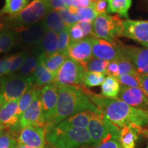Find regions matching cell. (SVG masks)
<instances>
[{
  "label": "cell",
  "instance_id": "obj_1",
  "mask_svg": "<svg viewBox=\"0 0 148 148\" xmlns=\"http://www.w3.org/2000/svg\"><path fill=\"white\" fill-rule=\"evenodd\" d=\"M88 97L107 119L119 128L130 126L138 130L141 134L147 135L148 110L134 108L119 98L106 97L94 93L84 85Z\"/></svg>",
  "mask_w": 148,
  "mask_h": 148
},
{
  "label": "cell",
  "instance_id": "obj_2",
  "mask_svg": "<svg viewBox=\"0 0 148 148\" xmlns=\"http://www.w3.org/2000/svg\"><path fill=\"white\" fill-rule=\"evenodd\" d=\"M58 102L54 113L43 125L46 134L51 132L64 119L79 112L90 111L102 114L88 97L84 90V84L58 86Z\"/></svg>",
  "mask_w": 148,
  "mask_h": 148
},
{
  "label": "cell",
  "instance_id": "obj_3",
  "mask_svg": "<svg viewBox=\"0 0 148 148\" xmlns=\"http://www.w3.org/2000/svg\"><path fill=\"white\" fill-rule=\"evenodd\" d=\"M46 140L49 148H92L89 134L85 128H54L46 134Z\"/></svg>",
  "mask_w": 148,
  "mask_h": 148
},
{
  "label": "cell",
  "instance_id": "obj_4",
  "mask_svg": "<svg viewBox=\"0 0 148 148\" xmlns=\"http://www.w3.org/2000/svg\"><path fill=\"white\" fill-rule=\"evenodd\" d=\"M49 10L47 0H32L18 13L5 16L3 21L8 28L29 26L42 21Z\"/></svg>",
  "mask_w": 148,
  "mask_h": 148
},
{
  "label": "cell",
  "instance_id": "obj_5",
  "mask_svg": "<svg viewBox=\"0 0 148 148\" xmlns=\"http://www.w3.org/2000/svg\"><path fill=\"white\" fill-rule=\"evenodd\" d=\"M34 86L32 76L9 74L0 79V106L8 101L18 99Z\"/></svg>",
  "mask_w": 148,
  "mask_h": 148
},
{
  "label": "cell",
  "instance_id": "obj_6",
  "mask_svg": "<svg viewBox=\"0 0 148 148\" xmlns=\"http://www.w3.org/2000/svg\"><path fill=\"white\" fill-rule=\"evenodd\" d=\"M87 130L90 136V145L92 147L107 140L119 138L120 130L107 119L104 114L92 112Z\"/></svg>",
  "mask_w": 148,
  "mask_h": 148
},
{
  "label": "cell",
  "instance_id": "obj_7",
  "mask_svg": "<svg viewBox=\"0 0 148 148\" xmlns=\"http://www.w3.org/2000/svg\"><path fill=\"white\" fill-rule=\"evenodd\" d=\"M122 21L118 14H99L92 22V36L113 43L119 42L118 38L121 36Z\"/></svg>",
  "mask_w": 148,
  "mask_h": 148
},
{
  "label": "cell",
  "instance_id": "obj_8",
  "mask_svg": "<svg viewBox=\"0 0 148 148\" xmlns=\"http://www.w3.org/2000/svg\"><path fill=\"white\" fill-rule=\"evenodd\" d=\"M85 71L82 64L67 58L56 75L53 83L58 86L82 85Z\"/></svg>",
  "mask_w": 148,
  "mask_h": 148
},
{
  "label": "cell",
  "instance_id": "obj_9",
  "mask_svg": "<svg viewBox=\"0 0 148 148\" xmlns=\"http://www.w3.org/2000/svg\"><path fill=\"white\" fill-rule=\"evenodd\" d=\"M16 33V41L24 46L37 47L39 45L47 29L42 21L26 27L13 28Z\"/></svg>",
  "mask_w": 148,
  "mask_h": 148
},
{
  "label": "cell",
  "instance_id": "obj_10",
  "mask_svg": "<svg viewBox=\"0 0 148 148\" xmlns=\"http://www.w3.org/2000/svg\"><path fill=\"white\" fill-rule=\"evenodd\" d=\"M91 36L92 55L94 58L108 61L116 60L121 56V43H113Z\"/></svg>",
  "mask_w": 148,
  "mask_h": 148
},
{
  "label": "cell",
  "instance_id": "obj_11",
  "mask_svg": "<svg viewBox=\"0 0 148 148\" xmlns=\"http://www.w3.org/2000/svg\"><path fill=\"white\" fill-rule=\"evenodd\" d=\"M58 86L54 83L45 85L40 88L41 116L40 125L42 126H43L47 120L54 113L58 102Z\"/></svg>",
  "mask_w": 148,
  "mask_h": 148
},
{
  "label": "cell",
  "instance_id": "obj_12",
  "mask_svg": "<svg viewBox=\"0 0 148 148\" xmlns=\"http://www.w3.org/2000/svg\"><path fill=\"white\" fill-rule=\"evenodd\" d=\"M121 36L134 40L148 48V20H123Z\"/></svg>",
  "mask_w": 148,
  "mask_h": 148
},
{
  "label": "cell",
  "instance_id": "obj_13",
  "mask_svg": "<svg viewBox=\"0 0 148 148\" xmlns=\"http://www.w3.org/2000/svg\"><path fill=\"white\" fill-rule=\"evenodd\" d=\"M17 142L29 147L45 148L47 143L45 129L39 125H27L21 130Z\"/></svg>",
  "mask_w": 148,
  "mask_h": 148
},
{
  "label": "cell",
  "instance_id": "obj_14",
  "mask_svg": "<svg viewBox=\"0 0 148 148\" xmlns=\"http://www.w3.org/2000/svg\"><path fill=\"white\" fill-rule=\"evenodd\" d=\"M117 98L134 108L148 110V94L142 88L121 86Z\"/></svg>",
  "mask_w": 148,
  "mask_h": 148
},
{
  "label": "cell",
  "instance_id": "obj_15",
  "mask_svg": "<svg viewBox=\"0 0 148 148\" xmlns=\"http://www.w3.org/2000/svg\"><path fill=\"white\" fill-rule=\"evenodd\" d=\"M68 58L82 64L92 58L91 36L71 42L67 49Z\"/></svg>",
  "mask_w": 148,
  "mask_h": 148
},
{
  "label": "cell",
  "instance_id": "obj_16",
  "mask_svg": "<svg viewBox=\"0 0 148 148\" xmlns=\"http://www.w3.org/2000/svg\"><path fill=\"white\" fill-rule=\"evenodd\" d=\"M121 50L132 62L139 75L148 74V48L121 45Z\"/></svg>",
  "mask_w": 148,
  "mask_h": 148
},
{
  "label": "cell",
  "instance_id": "obj_17",
  "mask_svg": "<svg viewBox=\"0 0 148 148\" xmlns=\"http://www.w3.org/2000/svg\"><path fill=\"white\" fill-rule=\"evenodd\" d=\"M40 88H37L34 97L29 106L23 112L18 121V128L20 130L27 125H40L41 116V103L40 99Z\"/></svg>",
  "mask_w": 148,
  "mask_h": 148
},
{
  "label": "cell",
  "instance_id": "obj_18",
  "mask_svg": "<svg viewBox=\"0 0 148 148\" xmlns=\"http://www.w3.org/2000/svg\"><path fill=\"white\" fill-rule=\"evenodd\" d=\"M92 112L85 111L72 115L60 122L55 128L65 130L71 128H87Z\"/></svg>",
  "mask_w": 148,
  "mask_h": 148
},
{
  "label": "cell",
  "instance_id": "obj_19",
  "mask_svg": "<svg viewBox=\"0 0 148 148\" xmlns=\"http://www.w3.org/2000/svg\"><path fill=\"white\" fill-rule=\"evenodd\" d=\"M42 53L38 47H35L30 51H27L26 58L21 67L18 70L21 75L27 77L32 76L37 66L39 64Z\"/></svg>",
  "mask_w": 148,
  "mask_h": 148
},
{
  "label": "cell",
  "instance_id": "obj_20",
  "mask_svg": "<svg viewBox=\"0 0 148 148\" xmlns=\"http://www.w3.org/2000/svg\"><path fill=\"white\" fill-rule=\"evenodd\" d=\"M42 54L40 60L36 69H35L32 77L34 80V85L38 87L44 86L45 85L51 84L54 80L55 75L49 71L42 62Z\"/></svg>",
  "mask_w": 148,
  "mask_h": 148
},
{
  "label": "cell",
  "instance_id": "obj_21",
  "mask_svg": "<svg viewBox=\"0 0 148 148\" xmlns=\"http://www.w3.org/2000/svg\"><path fill=\"white\" fill-rule=\"evenodd\" d=\"M47 30H50L59 34L67 26L61 19L58 11L49 10L42 20Z\"/></svg>",
  "mask_w": 148,
  "mask_h": 148
},
{
  "label": "cell",
  "instance_id": "obj_22",
  "mask_svg": "<svg viewBox=\"0 0 148 148\" xmlns=\"http://www.w3.org/2000/svg\"><path fill=\"white\" fill-rule=\"evenodd\" d=\"M58 34L50 30L46 31L43 38L37 46L38 49L47 56H50L58 52Z\"/></svg>",
  "mask_w": 148,
  "mask_h": 148
},
{
  "label": "cell",
  "instance_id": "obj_23",
  "mask_svg": "<svg viewBox=\"0 0 148 148\" xmlns=\"http://www.w3.org/2000/svg\"><path fill=\"white\" fill-rule=\"evenodd\" d=\"M141 134L140 130L134 127L125 126L120 130L119 143L122 148H136L138 135Z\"/></svg>",
  "mask_w": 148,
  "mask_h": 148
},
{
  "label": "cell",
  "instance_id": "obj_24",
  "mask_svg": "<svg viewBox=\"0 0 148 148\" xmlns=\"http://www.w3.org/2000/svg\"><path fill=\"white\" fill-rule=\"evenodd\" d=\"M68 58L67 55L64 53L57 52L50 56H47L45 53H42V62L47 69L51 73L56 75L59 69L62 66L64 61Z\"/></svg>",
  "mask_w": 148,
  "mask_h": 148
},
{
  "label": "cell",
  "instance_id": "obj_25",
  "mask_svg": "<svg viewBox=\"0 0 148 148\" xmlns=\"http://www.w3.org/2000/svg\"><path fill=\"white\" fill-rule=\"evenodd\" d=\"M106 1L108 3L107 12L128 18V10L132 5V0H106Z\"/></svg>",
  "mask_w": 148,
  "mask_h": 148
},
{
  "label": "cell",
  "instance_id": "obj_26",
  "mask_svg": "<svg viewBox=\"0 0 148 148\" xmlns=\"http://www.w3.org/2000/svg\"><path fill=\"white\" fill-rule=\"evenodd\" d=\"M101 95L109 98H116L118 97L121 86L115 77L108 76L105 78L101 84Z\"/></svg>",
  "mask_w": 148,
  "mask_h": 148
},
{
  "label": "cell",
  "instance_id": "obj_27",
  "mask_svg": "<svg viewBox=\"0 0 148 148\" xmlns=\"http://www.w3.org/2000/svg\"><path fill=\"white\" fill-rule=\"evenodd\" d=\"M16 42V33L13 29H0V53L8 52Z\"/></svg>",
  "mask_w": 148,
  "mask_h": 148
},
{
  "label": "cell",
  "instance_id": "obj_28",
  "mask_svg": "<svg viewBox=\"0 0 148 148\" xmlns=\"http://www.w3.org/2000/svg\"><path fill=\"white\" fill-rule=\"evenodd\" d=\"M29 0H5V5L0 10V15H14L28 5Z\"/></svg>",
  "mask_w": 148,
  "mask_h": 148
},
{
  "label": "cell",
  "instance_id": "obj_29",
  "mask_svg": "<svg viewBox=\"0 0 148 148\" xmlns=\"http://www.w3.org/2000/svg\"><path fill=\"white\" fill-rule=\"evenodd\" d=\"M109 62L110 61L102 60V59L92 58L90 60H88L86 63L82 64V65L86 70V71L105 74V71H106Z\"/></svg>",
  "mask_w": 148,
  "mask_h": 148
},
{
  "label": "cell",
  "instance_id": "obj_30",
  "mask_svg": "<svg viewBox=\"0 0 148 148\" xmlns=\"http://www.w3.org/2000/svg\"><path fill=\"white\" fill-rule=\"evenodd\" d=\"M38 88V86H36L34 85L18 99L17 114L20 118H21V116L23 114V112L26 110L27 107L29 106V104L32 101Z\"/></svg>",
  "mask_w": 148,
  "mask_h": 148
},
{
  "label": "cell",
  "instance_id": "obj_31",
  "mask_svg": "<svg viewBox=\"0 0 148 148\" xmlns=\"http://www.w3.org/2000/svg\"><path fill=\"white\" fill-rule=\"evenodd\" d=\"M27 54V51H24L8 56V69L7 75L14 73L20 69L26 58Z\"/></svg>",
  "mask_w": 148,
  "mask_h": 148
},
{
  "label": "cell",
  "instance_id": "obj_32",
  "mask_svg": "<svg viewBox=\"0 0 148 148\" xmlns=\"http://www.w3.org/2000/svg\"><path fill=\"white\" fill-rule=\"evenodd\" d=\"M122 51V50H121ZM122 56L116 60L118 66H119V76L125 74H134V75H139L137 73L136 68L131 62L130 60L127 58L126 56L123 54L122 52Z\"/></svg>",
  "mask_w": 148,
  "mask_h": 148
},
{
  "label": "cell",
  "instance_id": "obj_33",
  "mask_svg": "<svg viewBox=\"0 0 148 148\" xmlns=\"http://www.w3.org/2000/svg\"><path fill=\"white\" fill-rule=\"evenodd\" d=\"M105 78V74L101 73L85 71L83 79V84L86 87H94L101 85Z\"/></svg>",
  "mask_w": 148,
  "mask_h": 148
},
{
  "label": "cell",
  "instance_id": "obj_34",
  "mask_svg": "<svg viewBox=\"0 0 148 148\" xmlns=\"http://www.w3.org/2000/svg\"><path fill=\"white\" fill-rule=\"evenodd\" d=\"M117 81L122 86H128V87L140 88L139 75H134V74H125V75H120L116 77Z\"/></svg>",
  "mask_w": 148,
  "mask_h": 148
},
{
  "label": "cell",
  "instance_id": "obj_35",
  "mask_svg": "<svg viewBox=\"0 0 148 148\" xmlns=\"http://www.w3.org/2000/svg\"><path fill=\"white\" fill-rule=\"evenodd\" d=\"M76 15L78 21H84L93 22L95 18L98 16L93 6L86 7V8H78L76 12Z\"/></svg>",
  "mask_w": 148,
  "mask_h": 148
},
{
  "label": "cell",
  "instance_id": "obj_36",
  "mask_svg": "<svg viewBox=\"0 0 148 148\" xmlns=\"http://www.w3.org/2000/svg\"><path fill=\"white\" fill-rule=\"evenodd\" d=\"M69 27L58 34V52L67 55V49L71 42L69 34Z\"/></svg>",
  "mask_w": 148,
  "mask_h": 148
},
{
  "label": "cell",
  "instance_id": "obj_37",
  "mask_svg": "<svg viewBox=\"0 0 148 148\" xmlns=\"http://www.w3.org/2000/svg\"><path fill=\"white\" fill-rule=\"evenodd\" d=\"M18 137L8 131L0 136V148H14L17 144Z\"/></svg>",
  "mask_w": 148,
  "mask_h": 148
},
{
  "label": "cell",
  "instance_id": "obj_38",
  "mask_svg": "<svg viewBox=\"0 0 148 148\" xmlns=\"http://www.w3.org/2000/svg\"><path fill=\"white\" fill-rule=\"evenodd\" d=\"M58 13L60 14L62 21L67 27L73 25V24H75L77 22H78V18H77L76 14L71 12L68 8L59 11Z\"/></svg>",
  "mask_w": 148,
  "mask_h": 148
},
{
  "label": "cell",
  "instance_id": "obj_39",
  "mask_svg": "<svg viewBox=\"0 0 148 148\" xmlns=\"http://www.w3.org/2000/svg\"><path fill=\"white\" fill-rule=\"evenodd\" d=\"M69 34L71 42L77 41V40H82L85 38L82 29L77 23L73 24V25L69 27Z\"/></svg>",
  "mask_w": 148,
  "mask_h": 148
},
{
  "label": "cell",
  "instance_id": "obj_40",
  "mask_svg": "<svg viewBox=\"0 0 148 148\" xmlns=\"http://www.w3.org/2000/svg\"><path fill=\"white\" fill-rule=\"evenodd\" d=\"M105 75L114 77L115 78L119 76V66L116 60H112L109 62L105 71Z\"/></svg>",
  "mask_w": 148,
  "mask_h": 148
},
{
  "label": "cell",
  "instance_id": "obj_41",
  "mask_svg": "<svg viewBox=\"0 0 148 148\" xmlns=\"http://www.w3.org/2000/svg\"><path fill=\"white\" fill-rule=\"evenodd\" d=\"M47 3L50 10L59 12V11L67 8L64 0H47Z\"/></svg>",
  "mask_w": 148,
  "mask_h": 148
},
{
  "label": "cell",
  "instance_id": "obj_42",
  "mask_svg": "<svg viewBox=\"0 0 148 148\" xmlns=\"http://www.w3.org/2000/svg\"><path fill=\"white\" fill-rule=\"evenodd\" d=\"M80 27L84 32V36H88V35L92 36V22L80 21L76 23Z\"/></svg>",
  "mask_w": 148,
  "mask_h": 148
},
{
  "label": "cell",
  "instance_id": "obj_43",
  "mask_svg": "<svg viewBox=\"0 0 148 148\" xmlns=\"http://www.w3.org/2000/svg\"><path fill=\"white\" fill-rule=\"evenodd\" d=\"M92 148H122L121 144L119 143V138H113L104 143L99 144L97 146H95Z\"/></svg>",
  "mask_w": 148,
  "mask_h": 148
},
{
  "label": "cell",
  "instance_id": "obj_44",
  "mask_svg": "<svg viewBox=\"0 0 148 148\" xmlns=\"http://www.w3.org/2000/svg\"><path fill=\"white\" fill-rule=\"evenodd\" d=\"M94 8L98 15L100 14L106 13L107 8H108V3L106 0H99L97 3L94 5Z\"/></svg>",
  "mask_w": 148,
  "mask_h": 148
},
{
  "label": "cell",
  "instance_id": "obj_45",
  "mask_svg": "<svg viewBox=\"0 0 148 148\" xmlns=\"http://www.w3.org/2000/svg\"><path fill=\"white\" fill-rule=\"evenodd\" d=\"M8 69V56L0 60V77L6 75Z\"/></svg>",
  "mask_w": 148,
  "mask_h": 148
},
{
  "label": "cell",
  "instance_id": "obj_46",
  "mask_svg": "<svg viewBox=\"0 0 148 148\" xmlns=\"http://www.w3.org/2000/svg\"><path fill=\"white\" fill-rule=\"evenodd\" d=\"M99 0H75L78 8H86V7L94 6V5Z\"/></svg>",
  "mask_w": 148,
  "mask_h": 148
},
{
  "label": "cell",
  "instance_id": "obj_47",
  "mask_svg": "<svg viewBox=\"0 0 148 148\" xmlns=\"http://www.w3.org/2000/svg\"><path fill=\"white\" fill-rule=\"evenodd\" d=\"M139 79L141 88L148 94V74L145 75H139Z\"/></svg>",
  "mask_w": 148,
  "mask_h": 148
},
{
  "label": "cell",
  "instance_id": "obj_48",
  "mask_svg": "<svg viewBox=\"0 0 148 148\" xmlns=\"http://www.w3.org/2000/svg\"><path fill=\"white\" fill-rule=\"evenodd\" d=\"M64 1L66 5V6H67V8H70V7L72 6L77 7L75 0H64ZM77 8H78V7H77Z\"/></svg>",
  "mask_w": 148,
  "mask_h": 148
},
{
  "label": "cell",
  "instance_id": "obj_49",
  "mask_svg": "<svg viewBox=\"0 0 148 148\" xmlns=\"http://www.w3.org/2000/svg\"><path fill=\"white\" fill-rule=\"evenodd\" d=\"M14 148H36V147H29V146H27V145H23V144H21V143H17L16 144V147ZM45 148H49V146L47 145V146H46Z\"/></svg>",
  "mask_w": 148,
  "mask_h": 148
},
{
  "label": "cell",
  "instance_id": "obj_50",
  "mask_svg": "<svg viewBox=\"0 0 148 148\" xmlns=\"http://www.w3.org/2000/svg\"><path fill=\"white\" fill-rule=\"evenodd\" d=\"M5 132V130H1L0 129V136H1V134H3V133H4Z\"/></svg>",
  "mask_w": 148,
  "mask_h": 148
},
{
  "label": "cell",
  "instance_id": "obj_51",
  "mask_svg": "<svg viewBox=\"0 0 148 148\" xmlns=\"http://www.w3.org/2000/svg\"><path fill=\"white\" fill-rule=\"evenodd\" d=\"M3 27V25L1 23H0V28H1V27Z\"/></svg>",
  "mask_w": 148,
  "mask_h": 148
},
{
  "label": "cell",
  "instance_id": "obj_52",
  "mask_svg": "<svg viewBox=\"0 0 148 148\" xmlns=\"http://www.w3.org/2000/svg\"><path fill=\"white\" fill-rule=\"evenodd\" d=\"M147 148H148V145H147Z\"/></svg>",
  "mask_w": 148,
  "mask_h": 148
},
{
  "label": "cell",
  "instance_id": "obj_53",
  "mask_svg": "<svg viewBox=\"0 0 148 148\" xmlns=\"http://www.w3.org/2000/svg\"><path fill=\"white\" fill-rule=\"evenodd\" d=\"M0 108H1V106H0Z\"/></svg>",
  "mask_w": 148,
  "mask_h": 148
},
{
  "label": "cell",
  "instance_id": "obj_54",
  "mask_svg": "<svg viewBox=\"0 0 148 148\" xmlns=\"http://www.w3.org/2000/svg\"><path fill=\"white\" fill-rule=\"evenodd\" d=\"M147 1H148V0H147Z\"/></svg>",
  "mask_w": 148,
  "mask_h": 148
}]
</instances>
